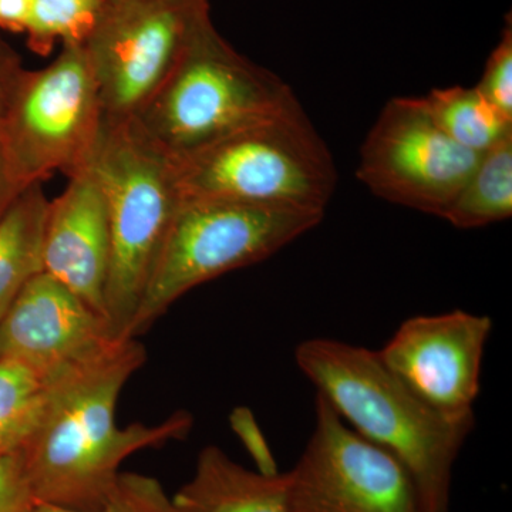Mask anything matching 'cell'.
<instances>
[{
	"label": "cell",
	"mask_w": 512,
	"mask_h": 512,
	"mask_svg": "<svg viewBox=\"0 0 512 512\" xmlns=\"http://www.w3.org/2000/svg\"><path fill=\"white\" fill-rule=\"evenodd\" d=\"M493 320L453 311L414 316L377 352L383 365L427 406L450 420H474Z\"/></svg>",
	"instance_id": "11"
},
{
	"label": "cell",
	"mask_w": 512,
	"mask_h": 512,
	"mask_svg": "<svg viewBox=\"0 0 512 512\" xmlns=\"http://www.w3.org/2000/svg\"><path fill=\"white\" fill-rule=\"evenodd\" d=\"M478 158L448 138L417 97H396L360 148L357 177L383 200L443 218Z\"/></svg>",
	"instance_id": "10"
},
{
	"label": "cell",
	"mask_w": 512,
	"mask_h": 512,
	"mask_svg": "<svg viewBox=\"0 0 512 512\" xmlns=\"http://www.w3.org/2000/svg\"><path fill=\"white\" fill-rule=\"evenodd\" d=\"M476 89L501 116L512 121V23L508 15L500 42L495 46Z\"/></svg>",
	"instance_id": "22"
},
{
	"label": "cell",
	"mask_w": 512,
	"mask_h": 512,
	"mask_svg": "<svg viewBox=\"0 0 512 512\" xmlns=\"http://www.w3.org/2000/svg\"><path fill=\"white\" fill-rule=\"evenodd\" d=\"M26 67L15 47L0 35V215L9 207L13 198L19 194L18 188L10 177L6 160L5 128L10 101Z\"/></svg>",
	"instance_id": "21"
},
{
	"label": "cell",
	"mask_w": 512,
	"mask_h": 512,
	"mask_svg": "<svg viewBox=\"0 0 512 512\" xmlns=\"http://www.w3.org/2000/svg\"><path fill=\"white\" fill-rule=\"evenodd\" d=\"M35 512H175L173 497L157 478L138 473H121L101 507L93 511L69 510L50 504H37Z\"/></svg>",
	"instance_id": "20"
},
{
	"label": "cell",
	"mask_w": 512,
	"mask_h": 512,
	"mask_svg": "<svg viewBox=\"0 0 512 512\" xmlns=\"http://www.w3.org/2000/svg\"><path fill=\"white\" fill-rule=\"evenodd\" d=\"M175 512H291L286 473L249 470L217 446L202 448Z\"/></svg>",
	"instance_id": "14"
},
{
	"label": "cell",
	"mask_w": 512,
	"mask_h": 512,
	"mask_svg": "<svg viewBox=\"0 0 512 512\" xmlns=\"http://www.w3.org/2000/svg\"><path fill=\"white\" fill-rule=\"evenodd\" d=\"M89 165L109 211L104 315L113 335L126 339L183 198L174 161L141 133L134 120L104 119Z\"/></svg>",
	"instance_id": "4"
},
{
	"label": "cell",
	"mask_w": 512,
	"mask_h": 512,
	"mask_svg": "<svg viewBox=\"0 0 512 512\" xmlns=\"http://www.w3.org/2000/svg\"><path fill=\"white\" fill-rule=\"evenodd\" d=\"M117 338L106 316L42 272L0 319V357L59 375L104 352Z\"/></svg>",
	"instance_id": "12"
},
{
	"label": "cell",
	"mask_w": 512,
	"mask_h": 512,
	"mask_svg": "<svg viewBox=\"0 0 512 512\" xmlns=\"http://www.w3.org/2000/svg\"><path fill=\"white\" fill-rule=\"evenodd\" d=\"M174 164L183 200L325 212L338 183L332 154L302 106L242 128Z\"/></svg>",
	"instance_id": "5"
},
{
	"label": "cell",
	"mask_w": 512,
	"mask_h": 512,
	"mask_svg": "<svg viewBox=\"0 0 512 512\" xmlns=\"http://www.w3.org/2000/svg\"><path fill=\"white\" fill-rule=\"evenodd\" d=\"M315 427L286 473L291 512H427L406 467L360 436L323 397Z\"/></svg>",
	"instance_id": "9"
},
{
	"label": "cell",
	"mask_w": 512,
	"mask_h": 512,
	"mask_svg": "<svg viewBox=\"0 0 512 512\" xmlns=\"http://www.w3.org/2000/svg\"><path fill=\"white\" fill-rule=\"evenodd\" d=\"M56 376L15 357H0V457L22 450L39 429Z\"/></svg>",
	"instance_id": "17"
},
{
	"label": "cell",
	"mask_w": 512,
	"mask_h": 512,
	"mask_svg": "<svg viewBox=\"0 0 512 512\" xmlns=\"http://www.w3.org/2000/svg\"><path fill=\"white\" fill-rule=\"evenodd\" d=\"M299 106L281 77L238 53L210 18L133 120L177 163L229 134Z\"/></svg>",
	"instance_id": "3"
},
{
	"label": "cell",
	"mask_w": 512,
	"mask_h": 512,
	"mask_svg": "<svg viewBox=\"0 0 512 512\" xmlns=\"http://www.w3.org/2000/svg\"><path fill=\"white\" fill-rule=\"evenodd\" d=\"M323 217V211L289 205L181 201L128 336L143 335L191 289L264 261Z\"/></svg>",
	"instance_id": "6"
},
{
	"label": "cell",
	"mask_w": 512,
	"mask_h": 512,
	"mask_svg": "<svg viewBox=\"0 0 512 512\" xmlns=\"http://www.w3.org/2000/svg\"><path fill=\"white\" fill-rule=\"evenodd\" d=\"M49 202L43 185L32 184L0 215V319L28 282L45 272Z\"/></svg>",
	"instance_id": "15"
},
{
	"label": "cell",
	"mask_w": 512,
	"mask_h": 512,
	"mask_svg": "<svg viewBox=\"0 0 512 512\" xmlns=\"http://www.w3.org/2000/svg\"><path fill=\"white\" fill-rule=\"evenodd\" d=\"M37 504L22 450L0 457V512H35Z\"/></svg>",
	"instance_id": "23"
},
{
	"label": "cell",
	"mask_w": 512,
	"mask_h": 512,
	"mask_svg": "<svg viewBox=\"0 0 512 512\" xmlns=\"http://www.w3.org/2000/svg\"><path fill=\"white\" fill-rule=\"evenodd\" d=\"M30 0H0V29L25 33Z\"/></svg>",
	"instance_id": "24"
},
{
	"label": "cell",
	"mask_w": 512,
	"mask_h": 512,
	"mask_svg": "<svg viewBox=\"0 0 512 512\" xmlns=\"http://www.w3.org/2000/svg\"><path fill=\"white\" fill-rule=\"evenodd\" d=\"M146 357L136 338L117 339L100 355L56 376L45 417L22 448L37 503L97 510L128 457L190 433L194 420L187 412L153 426L117 424L120 394Z\"/></svg>",
	"instance_id": "1"
},
{
	"label": "cell",
	"mask_w": 512,
	"mask_h": 512,
	"mask_svg": "<svg viewBox=\"0 0 512 512\" xmlns=\"http://www.w3.org/2000/svg\"><path fill=\"white\" fill-rule=\"evenodd\" d=\"M99 86L83 45H63L42 69H26L5 128L6 160L22 191L90 164L103 126Z\"/></svg>",
	"instance_id": "7"
},
{
	"label": "cell",
	"mask_w": 512,
	"mask_h": 512,
	"mask_svg": "<svg viewBox=\"0 0 512 512\" xmlns=\"http://www.w3.org/2000/svg\"><path fill=\"white\" fill-rule=\"evenodd\" d=\"M106 0H30L25 35L33 52L47 55L56 43L83 45Z\"/></svg>",
	"instance_id": "19"
},
{
	"label": "cell",
	"mask_w": 512,
	"mask_h": 512,
	"mask_svg": "<svg viewBox=\"0 0 512 512\" xmlns=\"http://www.w3.org/2000/svg\"><path fill=\"white\" fill-rule=\"evenodd\" d=\"M417 100L448 138L474 153L483 154L512 133V121L490 106L476 87L434 89Z\"/></svg>",
	"instance_id": "18"
},
{
	"label": "cell",
	"mask_w": 512,
	"mask_h": 512,
	"mask_svg": "<svg viewBox=\"0 0 512 512\" xmlns=\"http://www.w3.org/2000/svg\"><path fill=\"white\" fill-rule=\"evenodd\" d=\"M210 18V0H106L83 43L104 119H136Z\"/></svg>",
	"instance_id": "8"
},
{
	"label": "cell",
	"mask_w": 512,
	"mask_h": 512,
	"mask_svg": "<svg viewBox=\"0 0 512 512\" xmlns=\"http://www.w3.org/2000/svg\"><path fill=\"white\" fill-rule=\"evenodd\" d=\"M295 359L318 396L360 436L406 467L427 512H448L454 464L474 420L441 416L404 386L373 350L311 339L298 346Z\"/></svg>",
	"instance_id": "2"
},
{
	"label": "cell",
	"mask_w": 512,
	"mask_h": 512,
	"mask_svg": "<svg viewBox=\"0 0 512 512\" xmlns=\"http://www.w3.org/2000/svg\"><path fill=\"white\" fill-rule=\"evenodd\" d=\"M67 178L66 188L47 210L45 272L104 315L110 264L106 195L90 165Z\"/></svg>",
	"instance_id": "13"
},
{
	"label": "cell",
	"mask_w": 512,
	"mask_h": 512,
	"mask_svg": "<svg viewBox=\"0 0 512 512\" xmlns=\"http://www.w3.org/2000/svg\"><path fill=\"white\" fill-rule=\"evenodd\" d=\"M512 215V133L480 154L443 218L460 229L487 227Z\"/></svg>",
	"instance_id": "16"
}]
</instances>
